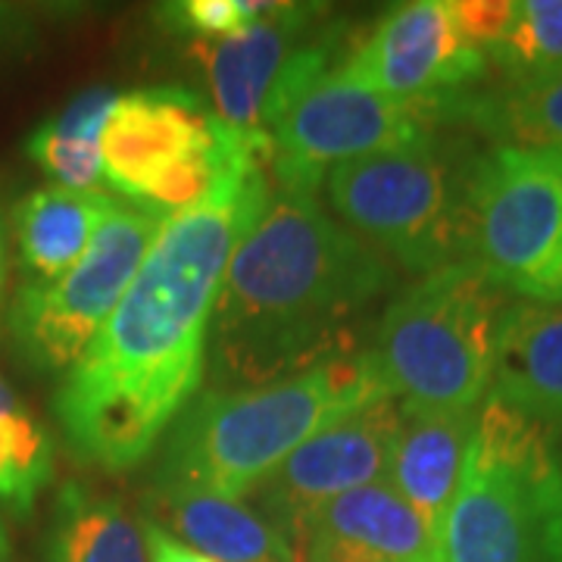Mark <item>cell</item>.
I'll list each match as a JSON object with an SVG mask.
<instances>
[{"mask_svg": "<svg viewBox=\"0 0 562 562\" xmlns=\"http://www.w3.org/2000/svg\"><path fill=\"white\" fill-rule=\"evenodd\" d=\"M513 85L562 72V0H516V16L491 50Z\"/></svg>", "mask_w": 562, "mask_h": 562, "instance_id": "cell-22", "label": "cell"}, {"mask_svg": "<svg viewBox=\"0 0 562 562\" xmlns=\"http://www.w3.org/2000/svg\"><path fill=\"white\" fill-rule=\"evenodd\" d=\"M447 10L462 38L487 54L506 35L516 16V0H447Z\"/></svg>", "mask_w": 562, "mask_h": 562, "instance_id": "cell-25", "label": "cell"}, {"mask_svg": "<svg viewBox=\"0 0 562 562\" xmlns=\"http://www.w3.org/2000/svg\"><path fill=\"white\" fill-rule=\"evenodd\" d=\"M222 120L179 85H150L116 98L101 138L103 184L138 203L144 188L169 166L206 150Z\"/></svg>", "mask_w": 562, "mask_h": 562, "instance_id": "cell-12", "label": "cell"}, {"mask_svg": "<svg viewBox=\"0 0 562 562\" xmlns=\"http://www.w3.org/2000/svg\"><path fill=\"white\" fill-rule=\"evenodd\" d=\"M435 562H562L557 428L487 391Z\"/></svg>", "mask_w": 562, "mask_h": 562, "instance_id": "cell-4", "label": "cell"}, {"mask_svg": "<svg viewBox=\"0 0 562 562\" xmlns=\"http://www.w3.org/2000/svg\"><path fill=\"white\" fill-rule=\"evenodd\" d=\"M325 10L319 3H279L276 13L232 38L191 41V57L201 63L216 116L225 125L266 128L284 72L322 29Z\"/></svg>", "mask_w": 562, "mask_h": 562, "instance_id": "cell-13", "label": "cell"}, {"mask_svg": "<svg viewBox=\"0 0 562 562\" xmlns=\"http://www.w3.org/2000/svg\"><path fill=\"white\" fill-rule=\"evenodd\" d=\"M140 525H144V541H147L150 562H216L198 553V550H191V547H184L181 541H176L169 531H162L160 525L150 522V519H140Z\"/></svg>", "mask_w": 562, "mask_h": 562, "instance_id": "cell-27", "label": "cell"}, {"mask_svg": "<svg viewBox=\"0 0 562 562\" xmlns=\"http://www.w3.org/2000/svg\"><path fill=\"white\" fill-rule=\"evenodd\" d=\"M38 562H150L144 525L122 497L63 482L41 538Z\"/></svg>", "mask_w": 562, "mask_h": 562, "instance_id": "cell-18", "label": "cell"}, {"mask_svg": "<svg viewBox=\"0 0 562 562\" xmlns=\"http://www.w3.org/2000/svg\"><path fill=\"white\" fill-rule=\"evenodd\" d=\"M509 294L472 262H450L397 291L372 357L403 409H479L491 391Z\"/></svg>", "mask_w": 562, "mask_h": 562, "instance_id": "cell-5", "label": "cell"}, {"mask_svg": "<svg viewBox=\"0 0 562 562\" xmlns=\"http://www.w3.org/2000/svg\"><path fill=\"white\" fill-rule=\"evenodd\" d=\"M397 279L316 194H272L222 276L210 331L216 387H266L357 353L360 325Z\"/></svg>", "mask_w": 562, "mask_h": 562, "instance_id": "cell-2", "label": "cell"}, {"mask_svg": "<svg viewBox=\"0 0 562 562\" xmlns=\"http://www.w3.org/2000/svg\"><path fill=\"white\" fill-rule=\"evenodd\" d=\"M269 203V166L241 162L201 203L166 220L116 310L54 394L76 460L106 475L138 469L198 397L225 266Z\"/></svg>", "mask_w": 562, "mask_h": 562, "instance_id": "cell-1", "label": "cell"}, {"mask_svg": "<svg viewBox=\"0 0 562 562\" xmlns=\"http://www.w3.org/2000/svg\"><path fill=\"white\" fill-rule=\"evenodd\" d=\"M3 281H7V235H3V222H0V294H3Z\"/></svg>", "mask_w": 562, "mask_h": 562, "instance_id": "cell-30", "label": "cell"}, {"mask_svg": "<svg viewBox=\"0 0 562 562\" xmlns=\"http://www.w3.org/2000/svg\"><path fill=\"white\" fill-rule=\"evenodd\" d=\"M150 522L216 562H301L288 538L247 501L150 491Z\"/></svg>", "mask_w": 562, "mask_h": 562, "instance_id": "cell-16", "label": "cell"}, {"mask_svg": "<svg viewBox=\"0 0 562 562\" xmlns=\"http://www.w3.org/2000/svg\"><path fill=\"white\" fill-rule=\"evenodd\" d=\"M54 479V441L25 409L0 416V503L29 519Z\"/></svg>", "mask_w": 562, "mask_h": 562, "instance_id": "cell-23", "label": "cell"}, {"mask_svg": "<svg viewBox=\"0 0 562 562\" xmlns=\"http://www.w3.org/2000/svg\"><path fill=\"white\" fill-rule=\"evenodd\" d=\"M301 562H387L382 557L362 553L353 547H344L338 541H325V538H306L301 547Z\"/></svg>", "mask_w": 562, "mask_h": 562, "instance_id": "cell-28", "label": "cell"}, {"mask_svg": "<svg viewBox=\"0 0 562 562\" xmlns=\"http://www.w3.org/2000/svg\"><path fill=\"white\" fill-rule=\"evenodd\" d=\"M122 203L110 191L47 184L16 203L13 228L29 281L60 279L81 260Z\"/></svg>", "mask_w": 562, "mask_h": 562, "instance_id": "cell-17", "label": "cell"}, {"mask_svg": "<svg viewBox=\"0 0 562 562\" xmlns=\"http://www.w3.org/2000/svg\"><path fill=\"white\" fill-rule=\"evenodd\" d=\"M462 260L506 294L562 303V150L503 144L469 166Z\"/></svg>", "mask_w": 562, "mask_h": 562, "instance_id": "cell-7", "label": "cell"}, {"mask_svg": "<svg viewBox=\"0 0 562 562\" xmlns=\"http://www.w3.org/2000/svg\"><path fill=\"white\" fill-rule=\"evenodd\" d=\"M7 413H22V403L16 397V391L0 375V416H7Z\"/></svg>", "mask_w": 562, "mask_h": 562, "instance_id": "cell-29", "label": "cell"}, {"mask_svg": "<svg viewBox=\"0 0 562 562\" xmlns=\"http://www.w3.org/2000/svg\"><path fill=\"white\" fill-rule=\"evenodd\" d=\"M306 538L338 541L387 562H435L438 547V535L387 482L369 484L325 503L306 528L303 541Z\"/></svg>", "mask_w": 562, "mask_h": 562, "instance_id": "cell-19", "label": "cell"}, {"mask_svg": "<svg viewBox=\"0 0 562 562\" xmlns=\"http://www.w3.org/2000/svg\"><path fill=\"white\" fill-rule=\"evenodd\" d=\"M401 419V403L394 397L347 413L303 441L250 491L247 503L276 525L294 550H301L306 528L325 503L387 482Z\"/></svg>", "mask_w": 562, "mask_h": 562, "instance_id": "cell-10", "label": "cell"}, {"mask_svg": "<svg viewBox=\"0 0 562 562\" xmlns=\"http://www.w3.org/2000/svg\"><path fill=\"white\" fill-rule=\"evenodd\" d=\"M491 394L562 425V303H509L497 335Z\"/></svg>", "mask_w": 562, "mask_h": 562, "instance_id": "cell-15", "label": "cell"}, {"mask_svg": "<svg viewBox=\"0 0 562 562\" xmlns=\"http://www.w3.org/2000/svg\"><path fill=\"white\" fill-rule=\"evenodd\" d=\"M384 397L369 347L266 387H210L162 435L150 491L247 501L303 441Z\"/></svg>", "mask_w": 562, "mask_h": 562, "instance_id": "cell-3", "label": "cell"}, {"mask_svg": "<svg viewBox=\"0 0 562 562\" xmlns=\"http://www.w3.org/2000/svg\"><path fill=\"white\" fill-rule=\"evenodd\" d=\"M465 116L513 140V147L562 150V72L513 85L501 101H469Z\"/></svg>", "mask_w": 562, "mask_h": 562, "instance_id": "cell-21", "label": "cell"}, {"mask_svg": "<svg viewBox=\"0 0 562 562\" xmlns=\"http://www.w3.org/2000/svg\"><path fill=\"white\" fill-rule=\"evenodd\" d=\"M116 98L120 91L110 85H94L79 91L50 120H44L38 128L29 132L25 154L32 157V162H38L41 172L54 179V184L101 191V138Z\"/></svg>", "mask_w": 562, "mask_h": 562, "instance_id": "cell-20", "label": "cell"}, {"mask_svg": "<svg viewBox=\"0 0 562 562\" xmlns=\"http://www.w3.org/2000/svg\"><path fill=\"white\" fill-rule=\"evenodd\" d=\"M47 10L32 3H7L0 0V69L7 63L20 60L29 47H35L41 38Z\"/></svg>", "mask_w": 562, "mask_h": 562, "instance_id": "cell-26", "label": "cell"}, {"mask_svg": "<svg viewBox=\"0 0 562 562\" xmlns=\"http://www.w3.org/2000/svg\"><path fill=\"white\" fill-rule=\"evenodd\" d=\"M384 98L462 113V98L487 72V54L462 38L447 0H416L391 10L338 66Z\"/></svg>", "mask_w": 562, "mask_h": 562, "instance_id": "cell-11", "label": "cell"}, {"mask_svg": "<svg viewBox=\"0 0 562 562\" xmlns=\"http://www.w3.org/2000/svg\"><path fill=\"white\" fill-rule=\"evenodd\" d=\"M438 110L384 98L331 69L272 125L279 194H316L344 162L384 154L431 135Z\"/></svg>", "mask_w": 562, "mask_h": 562, "instance_id": "cell-9", "label": "cell"}, {"mask_svg": "<svg viewBox=\"0 0 562 562\" xmlns=\"http://www.w3.org/2000/svg\"><path fill=\"white\" fill-rule=\"evenodd\" d=\"M162 225L160 216L122 203L60 279L25 281L10 306L22 360L38 372H69L116 310Z\"/></svg>", "mask_w": 562, "mask_h": 562, "instance_id": "cell-8", "label": "cell"}, {"mask_svg": "<svg viewBox=\"0 0 562 562\" xmlns=\"http://www.w3.org/2000/svg\"><path fill=\"white\" fill-rule=\"evenodd\" d=\"M10 560V543H7V531H3V525H0V562Z\"/></svg>", "mask_w": 562, "mask_h": 562, "instance_id": "cell-31", "label": "cell"}, {"mask_svg": "<svg viewBox=\"0 0 562 562\" xmlns=\"http://www.w3.org/2000/svg\"><path fill=\"white\" fill-rule=\"evenodd\" d=\"M465 172L431 135L344 162L325 179L331 216L397 272L428 276L465 257Z\"/></svg>", "mask_w": 562, "mask_h": 562, "instance_id": "cell-6", "label": "cell"}, {"mask_svg": "<svg viewBox=\"0 0 562 562\" xmlns=\"http://www.w3.org/2000/svg\"><path fill=\"white\" fill-rule=\"evenodd\" d=\"M276 10L279 0H179L160 7V22L181 38L222 41L266 20Z\"/></svg>", "mask_w": 562, "mask_h": 562, "instance_id": "cell-24", "label": "cell"}, {"mask_svg": "<svg viewBox=\"0 0 562 562\" xmlns=\"http://www.w3.org/2000/svg\"><path fill=\"white\" fill-rule=\"evenodd\" d=\"M387 484L435 535L460 487L479 409H403Z\"/></svg>", "mask_w": 562, "mask_h": 562, "instance_id": "cell-14", "label": "cell"}]
</instances>
